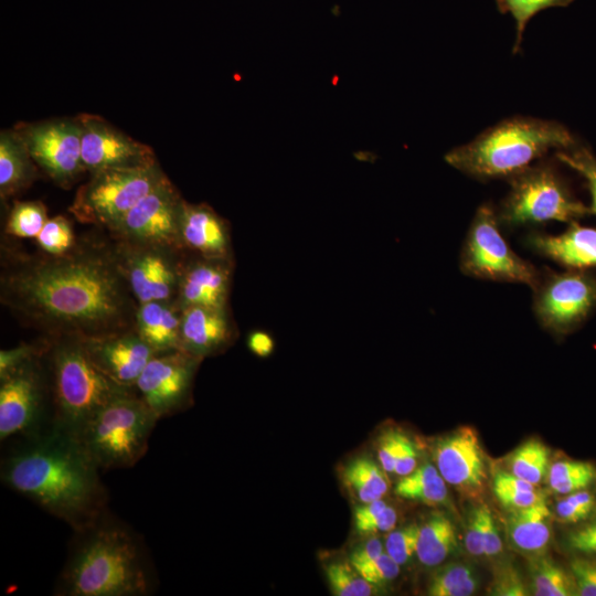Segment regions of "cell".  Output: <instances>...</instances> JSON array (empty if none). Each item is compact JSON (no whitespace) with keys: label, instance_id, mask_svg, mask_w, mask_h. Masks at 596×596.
I'll list each match as a JSON object with an SVG mask.
<instances>
[{"label":"cell","instance_id":"obj_1","mask_svg":"<svg viewBox=\"0 0 596 596\" xmlns=\"http://www.w3.org/2000/svg\"><path fill=\"white\" fill-rule=\"evenodd\" d=\"M0 301L42 337L82 339L134 330L138 308L106 233L81 236L60 256L6 246Z\"/></svg>","mask_w":596,"mask_h":596},{"label":"cell","instance_id":"obj_2","mask_svg":"<svg viewBox=\"0 0 596 596\" xmlns=\"http://www.w3.org/2000/svg\"><path fill=\"white\" fill-rule=\"evenodd\" d=\"M99 471L77 439L50 428L7 456L1 479L78 532L107 512Z\"/></svg>","mask_w":596,"mask_h":596},{"label":"cell","instance_id":"obj_3","mask_svg":"<svg viewBox=\"0 0 596 596\" xmlns=\"http://www.w3.org/2000/svg\"><path fill=\"white\" fill-rule=\"evenodd\" d=\"M77 540L58 577L55 595L145 596L152 575L137 536L107 512L75 532Z\"/></svg>","mask_w":596,"mask_h":596},{"label":"cell","instance_id":"obj_4","mask_svg":"<svg viewBox=\"0 0 596 596\" xmlns=\"http://www.w3.org/2000/svg\"><path fill=\"white\" fill-rule=\"evenodd\" d=\"M568 129L555 120L514 116L483 130L445 155L446 162L478 180L510 179L551 150L576 146Z\"/></svg>","mask_w":596,"mask_h":596},{"label":"cell","instance_id":"obj_5","mask_svg":"<svg viewBox=\"0 0 596 596\" xmlns=\"http://www.w3.org/2000/svg\"><path fill=\"white\" fill-rule=\"evenodd\" d=\"M52 394V429L77 439L89 421L109 402L134 391L103 373L89 358L82 338L45 337Z\"/></svg>","mask_w":596,"mask_h":596},{"label":"cell","instance_id":"obj_6","mask_svg":"<svg viewBox=\"0 0 596 596\" xmlns=\"http://www.w3.org/2000/svg\"><path fill=\"white\" fill-rule=\"evenodd\" d=\"M157 421L134 390L104 406L77 440L99 470L130 468L146 454Z\"/></svg>","mask_w":596,"mask_h":596},{"label":"cell","instance_id":"obj_7","mask_svg":"<svg viewBox=\"0 0 596 596\" xmlns=\"http://www.w3.org/2000/svg\"><path fill=\"white\" fill-rule=\"evenodd\" d=\"M508 182L509 192L497 209L500 225L511 228L550 221L572 223L592 214L550 162H535Z\"/></svg>","mask_w":596,"mask_h":596},{"label":"cell","instance_id":"obj_8","mask_svg":"<svg viewBox=\"0 0 596 596\" xmlns=\"http://www.w3.org/2000/svg\"><path fill=\"white\" fill-rule=\"evenodd\" d=\"M166 178L158 162L93 172L76 191L68 211L78 222L108 232Z\"/></svg>","mask_w":596,"mask_h":596},{"label":"cell","instance_id":"obj_9","mask_svg":"<svg viewBox=\"0 0 596 596\" xmlns=\"http://www.w3.org/2000/svg\"><path fill=\"white\" fill-rule=\"evenodd\" d=\"M45 351L0 375L1 441L15 436L30 438L51 427L52 394Z\"/></svg>","mask_w":596,"mask_h":596},{"label":"cell","instance_id":"obj_10","mask_svg":"<svg viewBox=\"0 0 596 596\" xmlns=\"http://www.w3.org/2000/svg\"><path fill=\"white\" fill-rule=\"evenodd\" d=\"M499 226L496 207L489 202L478 206L460 249V270L472 278L522 284L533 289L542 272L509 246Z\"/></svg>","mask_w":596,"mask_h":596},{"label":"cell","instance_id":"obj_11","mask_svg":"<svg viewBox=\"0 0 596 596\" xmlns=\"http://www.w3.org/2000/svg\"><path fill=\"white\" fill-rule=\"evenodd\" d=\"M532 290L534 316L554 336L573 332L596 308V277L586 269L541 273Z\"/></svg>","mask_w":596,"mask_h":596},{"label":"cell","instance_id":"obj_12","mask_svg":"<svg viewBox=\"0 0 596 596\" xmlns=\"http://www.w3.org/2000/svg\"><path fill=\"white\" fill-rule=\"evenodd\" d=\"M14 129L38 168L56 185L70 189L86 171L77 117L19 123Z\"/></svg>","mask_w":596,"mask_h":596},{"label":"cell","instance_id":"obj_13","mask_svg":"<svg viewBox=\"0 0 596 596\" xmlns=\"http://www.w3.org/2000/svg\"><path fill=\"white\" fill-rule=\"evenodd\" d=\"M110 241L138 305L153 300L174 301L184 259L182 249Z\"/></svg>","mask_w":596,"mask_h":596},{"label":"cell","instance_id":"obj_14","mask_svg":"<svg viewBox=\"0 0 596 596\" xmlns=\"http://www.w3.org/2000/svg\"><path fill=\"white\" fill-rule=\"evenodd\" d=\"M183 202L167 177L105 233L114 242L180 248L179 220Z\"/></svg>","mask_w":596,"mask_h":596},{"label":"cell","instance_id":"obj_15","mask_svg":"<svg viewBox=\"0 0 596 596\" xmlns=\"http://www.w3.org/2000/svg\"><path fill=\"white\" fill-rule=\"evenodd\" d=\"M201 361L182 350L156 353L134 389L158 419L171 416L190 403Z\"/></svg>","mask_w":596,"mask_h":596},{"label":"cell","instance_id":"obj_16","mask_svg":"<svg viewBox=\"0 0 596 596\" xmlns=\"http://www.w3.org/2000/svg\"><path fill=\"white\" fill-rule=\"evenodd\" d=\"M82 161L89 173L105 169H130L157 163L155 151L126 135L105 118L81 114Z\"/></svg>","mask_w":596,"mask_h":596},{"label":"cell","instance_id":"obj_17","mask_svg":"<svg viewBox=\"0 0 596 596\" xmlns=\"http://www.w3.org/2000/svg\"><path fill=\"white\" fill-rule=\"evenodd\" d=\"M434 460L446 483L460 493L476 498L483 491L488 467L472 427L461 426L440 438L434 447Z\"/></svg>","mask_w":596,"mask_h":596},{"label":"cell","instance_id":"obj_18","mask_svg":"<svg viewBox=\"0 0 596 596\" xmlns=\"http://www.w3.org/2000/svg\"><path fill=\"white\" fill-rule=\"evenodd\" d=\"M235 259L207 258L184 253L174 302L189 306L228 307Z\"/></svg>","mask_w":596,"mask_h":596},{"label":"cell","instance_id":"obj_19","mask_svg":"<svg viewBox=\"0 0 596 596\" xmlns=\"http://www.w3.org/2000/svg\"><path fill=\"white\" fill-rule=\"evenodd\" d=\"M96 366L121 386L134 389L155 351L136 329L102 338L83 339Z\"/></svg>","mask_w":596,"mask_h":596},{"label":"cell","instance_id":"obj_20","mask_svg":"<svg viewBox=\"0 0 596 596\" xmlns=\"http://www.w3.org/2000/svg\"><path fill=\"white\" fill-rule=\"evenodd\" d=\"M230 307L189 306L182 309L180 350L203 360L227 349L237 337Z\"/></svg>","mask_w":596,"mask_h":596},{"label":"cell","instance_id":"obj_21","mask_svg":"<svg viewBox=\"0 0 596 596\" xmlns=\"http://www.w3.org/2000/svg\"><path fill=\"white\" fill-rule=\"evenodd\" d=\"M179 247L207 258L234 259L228 222L206 203L184 200L179 220Z\"/></svg>","mask_w":596,"mask_h":596},{"label":"cell","instance_id":"obj_22","mask_svg":"<svg viewBox=\"0 0 596 596\" xmlns=\"http://www.w3.org/2000/svg\"><path fill=\"white\" fill-rule=\"evenodd\" d=\"M524 244L534 253L568 269L596 267V228L570 223L561 234L531 233Z\"/></svg>","mask_w":596,"mask_h":596},{"label":"cell","instance_id":"obj_23","mask_svg":"<svg viewBox=\"0 0 596 596\" xmlns=\"http://www.w3.org/2000/svg\"><path fill=\"white\" fill-rule=\"evenodd\" d=\"M181 312L174 301L139 304L135 329L155 353L180 350Z\"/></svg>","mask_w":596,"mask_h":596},{"label":"cell","instance_id":"obj_24","mask_svg":"<svg viewBox=\"0 0 596 596\" xmlns=\"http://www.w3.org/2000/svg\"><path fill=\"white\" fill-rule=\"evenodd\" d=\"M511 546L528 556L543 555L551 540V511L545 500L528 508L510 510L505 519Z\"/></svg>","mask_w":596,"mask_h":596},{"label":"cell","instance_id":"obj_25","mask_svg":"<svg viewBox=\"0 0 596 596\" xmlns=\"http://www.w3.org/2000/svg\"><path fill=\"white\" fill-rule=\"evenodd\" d=\"M39 168L14 128L0 132V196L8 200L32 185Z\"/></svg>","mask_w":596,"mask_h":596},{"label":"cell","instance_id":"obj_26","mask_svg":"<svg viewBox=\"0 0 596 596\" xmlns=\"http://www.w3.org/2000/svg\"><path fill=\"white\" fill-rule=\"evenodd\" d=\"M458 551L453 522L443 513H434L419 525L416 556L428 567L438 566Z\"/></svg>","mask_w":596,"mask_h":596},{"label":"cell","instance_id":"obj_27","mask_svg":"<svg viewBox=\"0 0 596 596\" xmlns=\"http://www.w3.org/2000/svg\"><path fill=\"white\" fill-rule=\"evenodd\" d=\"M395 493L428 505L443 504L448 497L446 481L432 464H423L403 476L395 487Z\"/></svg>","mask_w":596,"mask_h":596},{"label":"cell","instance_id":"obj_28","mask_svg":"<svg viewBox=\"0 0 596 596\" xmlns=\"http://www.w3.org/2000/svg\"><path fill=\"white\" fill-rule=\"evenodd\" d=\"M386 471L371 458L358 457L350 461L343 470L345 486L362 503H369L387 492L390 482Z\"/></svg>","mask_w":596,"mask_h":596},{"label":"cell","instance_id":"obj_29","mask_svg":"<svg viewBox=\"0 0 596 596\" xmlns=\"http://www.w3.org/2000/svg\"><path fill=\"white\" fill-rule=\"evenodd\" d=\"M531 590L535 596L576 595L573 576L556 565L551 558L540 555L530 563Z\"/></svg>","mask_w":596,"mask_h":596},{"label":"cell","instance_id":"obj_30","mask_svg":"<svg viewBox=\"0 0 596 596\" xmlns=\"http://www.w3.org/2000/svg\"><path fill=\"white\" fill-rule=\"evenodd\" d=\"M479 581L475 571L465 563H450L439 567L432 576L427 594L430 596H470Z\"/></svg>","mask_w":596,"mask_h":596},{"label":"cell","instance_id":"obj_31","mask_svg":"<svg viewBox=\"0 0 596 596\" xmlns=\"http://www.w3.org/2000/svg\"><path fill=\"white\" fill-rule=\"evenodd\" d=\"M549 448L538 439L519 446L509 459V472L538 486L549 471Z\"/></svg>","mask_w":596,"mask_h":596},{"label":"cell","instance_id":"obj_32","mask_svg":"<svg viewBox=\"0 0 596 596\" xmlns=\"http://www.w3.org/2000/svg\"><path fill=\"white\" fill-rule=\"evenodd\" d=\"M595 479L596 469L587 461L558 460L553 462L547 471L549 486L558 494L584 490Z\"/></svg>","mask_w":596,"mask_h":596},{"label":"cell","instance_id":"obj_33","mask_svg":"<svg viewBox=\"0 0 596 596\" xmlns=\"http://www.w3.org/2000/svg\"><path fill=\"white\" fill-rule=\"evenodd\" d=\"M49 220L41 201H15L8 214L4 233L18 238H35Z\"/></svg>","mask_w":596,"mask_h":596},{"label":"cell","instance_id":"obj_34","mask_svg":"<svg viewBox=\"0 0 596 596\" xmlns=\"http://www.w3.org/2000/svg\"><path fill=\"white\" fill-rule=\"evenodd\" d=\"M397 522V512L382 499L364 503L354 510L358 533L372 535L391 532Z\"/></svg>","mask_w":596,"mask_h":596},{"label":"cell","instance_id":"obj_35","mask_svg":"<svg viewBox=\"0 0 596 596\" xmlns=\"http://www.w3.org/2000/svg\"><path fill=\"white\" fill-rule=\"evenodd\" d=\"M35 240L39 251L60 256L71 252L78 237L75 235L71 222L63 215H56L46 221Z\"/></svg>","mask_w":596,"mask_h":596},{"label":"cell","instance_id":"obj_36","mask_svg":"<svg viewBox=\"0 0 596 596\" xmlns=\"http://www.w3.org/2000/svg\"><path fill=\"white\" fill-rule=\"evenodd\" d=\"M326 575L336 596H370L375 592L374 585L365 581L350 562L330 563Z\"/></svg>","mask_w":596,"mask_h":596},{"label":"cell","instance_id":"obj_37","mask_svg":"<svg viewBox=\"0 0 596 596\" xmlns=\"http://www.w3.org/2000/svg\"><path fill=\"white\" fill-rule=\"evenodd\" d=\"M574 0H497L501 13H510L515 21L517 36L513 53L520 51L522 35L533 15L549 8L567 7Z\"/></svg>","mask_w":596,"mask_h":596},{"label":"cell","instance_id":"obj_38","mask_svg":"<svg viewBox=\"0 0 596 596\" xmlns=\"http://www.w3.org/2000/svg\"><path fill=\"white\" fill-rule=\"evenodd\" d=\"M555 157L585 179L592 196L589 207L596 214V157L586 147L577 145L556 151Z\"/></svg>","mask_w":596,"mask_h":596},{"label":"cell","instance_id":"obj_39","mask_svg":"<svg viewBox=\"0 0 596 596\" xmlns=\"http://www.w3.org/2000/svg\"><path fill=\"white\" fill-rule=\"evenodd\" d=\"M596 499L587 490L568 493L556 504V517L563 523H576L585 520L593 511Z\"/></svg>","mask_w":596,"mask_h":596},{"label":"cell","instance_id":"obj_40","mask_svg":"<svg viewBox=\"0 0 596 596\" xmlns=\"http://www.w3.org/2000/svg\"><path fill=\"white\" fill-rule=\"evenodd\" d=\"M419 525L412 523L391 531L385 541V552L398 564L407 563L416 554Z\"/></svg>","mask_w":596,"mask_h":596},{"label":"cell","instance_id":"obj_41","mask_svg":"<svg viewBox=\"0 0 596 596\" xmlns=\"http://www.w3.org/2000/svg\"><path fill=\"white\" fill-rule=\"evenodd\" d=\"M353 567L374 586L394 579L400 573V565L385 551L375 558Z\"/></svg>","mask_w":596,"mask_h":596},{"label":"cell","instance_id":"obj_42","mask_svg":"<svg viewBox=\"0 0 596 596\" xmlns=\"http://www.w3.org/2000/svg\"><path fill=\"white\" fill-rule=\"evenodd\" d=\"M46 348V338L40 336L31 342H21L14 348L0 351V375L11 371L31 358L42 353Z\"/></svg>","mask_w":596,"mask_h":596},{"label":"cell","instance_id":"obj_43","mask_svg":"<svg viewBox=\"0 0 596 596\" xmlns=\"http://www.w3.org/2000/svg\"><path fill=\"white\" fill-rule=\"evenodd\" d=\"M570 568L576 595L596 596V561L577 557L570 563Z\"/></svg>","mask_w":596,"mask_h":596},{"label":"cell","instance_id":"obj_44","mask_svg":"<svg viewBox=\"0 0 596 596\" xmlns=\"http://www.w3.org/2000/svg\"><path fill=\"white\" fill-rule=\"evenodd\" d=\"M493 491L499 502L509 510L528 508L544 500V497L536 489L522 490L493 487Z\"/></svg>","mask_w":596,"mask_h":596},{"label":"cell","instance_id":"obj_45","mask_svg":"<svg viewBox=\"0 0 596 596\" xmlns=\"http://www.w3.org/2000/svg\"><path fill=\"white\" fill-rule=\"evenodd\" d=\"M481 508L483 556L487 558H493L501 553L502 541L491 510L487 504H481Z\"/></svg>","mask_w":596,"mask_h":596},{"label":"cell","instance_id":"obj_46","mask_svg":"<svg viewBox=\"0 0 596 596\" xmlns=\"http://www.w3.org/2000/svg\"><path fill=\"white\" fill-rule=\"evenodd\" d=\"M491 594L496 596H525L529 592L517 571L507 567L497 574Z\"/></svg>","mask_w":596,"mask_h":596},{"label":"cell","instance_id":"obj_47","mask_svg":"<svg viewBox=\"0 0 596 596\" xmlns=\"http://www.w3.org/2000/svg\"><path fill=\"white\" fill-rule=\"evenodd\" d=\"M402 433L397 430H386L379 438L377 457L381 467L386 472H394L396 458L400 450Z\"/></svg>","mask_w":596,"mask_h":596},{"label":"cell","instance_id":"obj_48","mask_svg":"<svg viewBox=\"0 0 596 596\" xmlns=\"http://www.w3.org/2000/svg\"><path fill=\"white\" fill-rule=\"evenodd\" d=\"M566 543L575 552L596 555V519L572 531Z\"/></svg>","mask_w":596,"mask_h":596},{"label":"cell","instance_id":"obj_49","mask_svg":"<svg viewBox=\"0 0 596 596\" xmlns=\"http://www.w3.org/2000/svg\"><path fill=\"white\" fill-rule=\"evenodd\" d=\"M465 547L475 557L483 556L482 549V508H476L468 522Z\"/></svg>","mask_w":596,"mask_h":596},{"label":"cell","instance_id":"obj_50","mask_svg":"<svg viewBox=\"0 0 596 596\" xmlns=\"http://www.w3.org/2000/svg\"><path fill=\"white\" fill-rule=\"evenodd\" d=\"M417 467V449L414 443L402 433L400 450L396 458L394 472L397 476H406Z\"/></svg>","mask_w":596,"mask_h":596},{"label":"cell","instance_id":"obj_51","mask_svg":"<svg viewBox=\"0 0 596 596\" xmlns=\"http://www.w3.org/2000/svg\"><path fill=\"white\" fill-rule=\"evenodd\" d=\"M247 347L255 355L267 358L274 352L275 340L273 336L265 330H253L247 336Z\"/></svg>","mask_w":596,"mask_h":596},{"label":"cell","instance_id":"obj_52","mask_svg":"<svg viewBox=\"0 0 596 596\" xmlns=\"http://www.w3.org/2000/svg\"><path fill=\"white\" fill-rule=\"evenodd\" d=\"M385 551L382 542L379 539L366 541L363 545L354 550L349 558L352 566L369 562Z\"/></svg>","mask_w":596,"mask_h":596}]
</instances>
